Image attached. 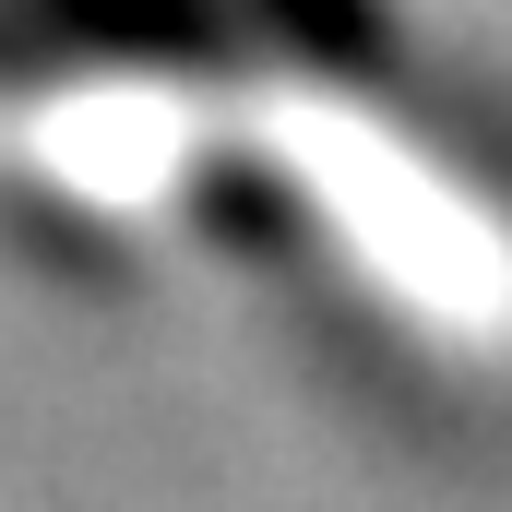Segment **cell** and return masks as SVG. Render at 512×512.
I'll return each instance as SVG.
<instances>
[{
	"label": "cell",
	"mask_w": 512,
	"mask_h": 512,
	"mask_svg": "<svg viewBox=\"0 0 512 512\" xmlns=\"http://www.w3.org/2000/svg\"><path fill=\"white\" fill-rule=\"evenodd\" d=\"M12 84H24V72H0V143H12Z\"/></svg>",
	"instance_id": "cell-2"
},
{
	"label": "cell",
	"mask_w": 512,
	"mask_h": 512,
	"mask_svg": "<svg viewBox=\"0 0 512 512\" xmlns=\"http://www.w3.org/2000/svg\"><path fill=\"white\" fill-rule=\"evenodd\" d=\"M251 143L286 191V227L322 239L393 322H417L429 346H477V358L512 346V215L417 120H393L382 84L262 72Z\"/></svg>",
	"instance_id": "cell-1"
}]
</instances>
